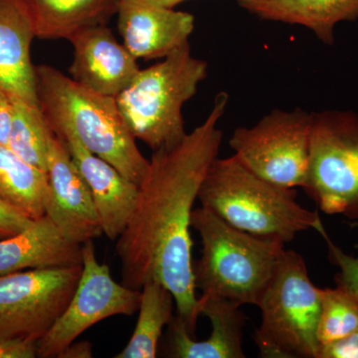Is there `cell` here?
Masks as SVG:
<instances>
[{
    "mask_svg": "<svg viewBox=\"0 0 358 358\" xmlns=\"http://www.w3.org/2000/svg\"><path fill=\"white\" fill-rule=\"evenodd\" d=\"M228 102V94L220 92L208 117L185 140L155 150L133 213L115 245L122 284L138 291L150 281L166 286L173 294L176 315L192 338L201 315L193 272L192 207L218 157L223 140L218 122Z\"/></svg>",
    "mask_w": 358,
    "mask_h": 358,
    "instance_id": "cell-1",
    "label": "cell"
},
{
    "mask_svg": "<svg viewBox=\"0 0 358 358\" xmlns=\"http://www.w3.org/2000/svg\"><path fill=\"white\" fill-rule=\"evenodd\" d=\"M296 199L294 188L266 180L235 155L212 162L197 196L202 207L233 227L285 244L303 231L324 227L319 213Z\"/></svg>",
    "mask_w": 358,
    "mask_h": 358,
    "instance_id": "cell-2",
    "label": "cell"
},
{
    "mask_svg": "<svg viewBox=\"0 0 358 358\" xmlns=\"http://www.w3.org/2000/svg\"><path fill=\"white\" fill-rule=\"evenodd\" d=\"M36 92L52 131L71 129L89 152L140 185L150 160L136 145L114 96L96 93L49 65L35 66Z\"/></svg>",
    "mask_w": 358,
    "mask_h": 358,
    "instance_id": "cell-3",
    "label": "cell"
},
{
    "mask_svg": "<svg viewBox=\"0 0 358 358\" xmlns=\"http://www.w3.org/2000/svg\"><path fill=\"white\" fill-rule=\"evenodd\" d=\"M192 228L202 243L201 259L193 264L200 298H223L240 307L258 305L286 244L237 229L202 206L192 210Z\"/></svg>",
    "mask_w": 358,
    "mask_h": 358,
    "instance_id": "cell-4",
    "label": "cell"
},
{
    "mask_svg": "<svg viewBox=\"0 0 358 358\" xmlns=\"http://www.w3.org/2000/svg\"><path fill=\"white\" fill-rule=\"evenodd\" d=\"M208 76V63L194 57L190 45L140 70L115 98L136 140L152 150L171 148L186 136L183 106Z\"/></svg>",
    "mask_w": 358,
    "mask_h": 358,
    "instance_id": "cell-5",
    "label": "cell"
},
{
    "mask_svg": "<svg viewBox=\"0 0 358 358\" xmlns=\"http://www.w3.org/2000/svg\"><path fill=\"white\" fill-rule=\"evenodd\" d=\"M322 289L313 285L301 254L285 249L257 307L254 341L265 358H317Z\"/></svg>",
    "mask_w": 358,
    "mask_h": 358,
    "instance_id": "cell-6",
    "label": "cell"
},
{
    "mask_svg": "<svg viewBox=\"0 0 358 358\" xmlns=\"http://www.w3.org/2000/svg\"><path fill=\"white\" fill-rule=\"evenodd\" d=\"M303 189L320 211L358 222L357 112H313Z\"/></svg>",
    "mask_w": 358,
    "mask_h": 358,
    "instance_id": "cell-7",
    "label": "cell"
},
{
    "mask_svg": "<svg viewBox=\"0 0 358 358\" xmlns=\"http://www.w3.org/2000/svg\"><path fill=\"white\" fill-rule=\"evenodd\" d=\"M313 112L275 109L251 128L235 129L229 140L235 155L253 173L287 188L305 187Z\"/></svg>",
    "mask_w": 358,
    "mask_h": 358,
    "instance_id": "cell-8",
    "label": "cell"
},
{
    "mask_svg": "<svg viewBox=\"0 0 358 358\" xmlns=\"http://www.w3.org/2000/svg\"><path fill=\"white\" fill-rule=\"evenodd\" d=\"M82 270L83 264L0 275V338H43L69 305Z\"/></svg>",
    "mask_w": 358,
    "mask_h": 358,
    "instance_id": "cell-9",
    "label": "cell"
},
{
    "mask_svg": "<svg viewBox=\"0 0 358 358\" xmlns=\"http://www.w3.org/2000/svg\"><path fill=\"white\" fill-rule=\"evenodd\" d=\"M83 270L69 305L38 341L37 357L59 353L87 329L115 315H133L140 308L141 292L113 279L109 267L99 263L93 240L82 245Z\"/></svg>",
    "mask_w": 358,
    "mask_h": 358,
    "instance_id": "cell-10",
    "label": "cell"
},
{
    "mask_svg": "<svg viewBox=\"0 0 358 358\" xmlns=\"http://www.w3.org/2000/svg\"><path fill=\"white\" fill-rule=\"evenodd\" d=\"M48 196L45 215L61 234L75 244L83 245L103 235L93 195L78 171L64 141L54 134L47 157Z\"/></svg>",
    "mask_w": 358,
    "mask_h": 358,
    "instance_id": "cell-11",
    "label": "cell"
},
{
    "mask_svg": "<svg viewBox=\"0 0 358 358\" xmlns=\"http://www.w3.org/2000/svg\"><path fill=\"white\" fill-rule=\"evenodd\" d=\"M117 30L136 59H164L189 44L194 16L152 0H119Z\"/></svg>",
    "mask_w": 358,
    "mask_h": 358,
    "instance_id": "cell-12",
    "label": "cell"
},
{
    "mask_svg": "<svg viewBox=\"0 0 358 358\" xmlns=\"http://www.w3.org/2000/svg\"><path fill=\"white\" fill-rule=\"evenodd\" d=\"M69 41L74 48L71 78L96 93L117 98L140 72L138 59L107 25L86 28Z\"/></svg>",
    "mask_w": 358,
    "mask_h": 358,
    "instance_id": "cell-13",
    "label": "cell"
},
{
    "mask_svg": "<svg viewBox=\"0 0 358 358\" xmlns=\"http://www.w3.org/2000/svg\"><path fill=\"white\" fill-rule=\"evenodd\" d=\"M53 131L64 141L78 171L91 190L103 235L117 240L133 213L138 185L124 178L109 162L89 152L71 129L57 128Z\"/></svg>",
    "mask_w": 358,
    "mask_h": 358,
    "instance_id": "cell-14",
    "label": "cell"
},
{
    "mask_svg": "<svg viewBox=\"0 0 358 358\" xmlns=\"http://www.w3.org/2000/svg\"><path fill=\"white\" fill-rule=\"evenodd\" d=\"M201 315L210 320V336L197 341L178 315L169 324L171 357L176 358H244L243 329L247 317L240 306L223 298H199Z\"/></svg>",
    "mask_w": 358,
    "mask_h": 358,
    "instance_id": "cell-15",
    "label": "cell"
},
{
    "mask_svg": "<svg viewBox=\"0 0 358 358\" xmlns=\"http://www.w3.org/2000/svg\"><path fill=\"white\" fill-rule=\"evenodd\" d=\"M82 264V245L66 239L47 215L20 234L0 239V275L24 268Z\"/></svg>",
    "mask_w": 358,
    "mask_h": 358,
    "instance_id": "cell-16",
    "label": "cell"
},
{
    "mask_svg": "<svg viewBox=\"0 0 358 358\" xmlns=\"http://www.w3.org/2000/svg\"><path fill=\"white\" fill-rule=\"evenodd\" d=\"M31 21L21 0H0V86L39 103L31 45Z\"/></svg>",
    "mask_w": 358,
    "mask_h": 358,
    "instance_id": "cell-17",
    "label": "cell"
},
{
    "mask_svg": "<svg viewBox=\"0 0 358 358\" xmlns=\"http://www.w3.org/2000/svg\"><path fill=\"white\" fill-rule=\"evenodd\" d=\"M258 20L308 28L322 43H336V25L358 20V0H237Z\"/></svg>",
    "mask_w": 358,
    "mask_h": 358,
    "instance_id": "cell-18",
    "label": "cell"
},
{
    "mask_svg": "<svg viewBox=\"0 0 358 358\" xmlns=\"http://www.w3.org/2000/svg\"><path fill=\"white\" fill-rule=\"evenodd\" d=\"M35 38L67 39L86 28L107 25L119 0H21Z\"/></svg>",
    "mask_w": 358,
    "mask_h": 358,
    "instance_id": "cell-19",
    "label": "cell"
},
{
    "mask_svg": "<svg viewBox=\"0 0 358 358\" xmlns=\"http://www.w3.org/2000/svg\"><path fill=\"white\" fill-rule=\"evenodd\" d=\"M47 196V173L0 143V200L37 220L45 215Z\"/></svg>",
    "mask_w": 358,
    "mask_h": 358,
    "instance_id": "cell-20",
    "label": "cell"
},
{
    "mask_svg": "<svg viewBox=\"0 0 358 358\" xmlns=\"http://www.w3.org/2000/svg\"><path fill=\"white\" fill-rule=\"evenodd\" d=\"M138 317L128 345L115 358H155L164 327L174 319L176 301L164 285L150 281L141 289Z\"/></svg>",
    "mask_w": 358,
    "mask_h": 358,
    "instance_id": "cell-21",
    "label": "cell"
},
{
    "mask_svg": "<svg viewBox=\"0 0 358 358\" xmlns=\"http://www.w3.org/2000/svg\"><path fill=\"white\" fill-rule=\"evenodd\" d=\"M13 120L8 147L32 166L47 173V157L54 131L39 103L13 93Z\"/></svg>",
    "mask_w": 358,
    "mask_h": 358,
    "instance_id": "cell-22",
    "label": "cell"
},
{
    "mask_svg": "<svg viewBox=\"0 0 358 358\" xmlns=\"http://www.w3.org/2000/svg\"><path fill=\"white\" fill-rule=\"evenodd\" d=\"M358 331V299L348 289H322L317 336L320 346Z\"/></svg>",
    "mask_w": 358,
    "mask_h": 358,
    "instance_id": "cell-23",
    "label": "cell"
},
{
    "mask_svg": "<svg viewBox=\"0 0 358 358\" xmlns=\"http://www.w3.org/2000/svg\"><path fill=\"white\" fill-rule=\"evenodd\" d=\"M319 233L326 240L329 259L339 268L336 275V285L348 289L358 299V255H348L336 246L327 235L324 227Z\"/></svg>",
    "mask_w": 358,
    "mask_h": 358,
    "instance_id": "cell-24",
    "label": "cell"
},
{
    "mask_svg": "<svg viewBox=\"0 0 358 358\" xmlns=\"http://www.w3.org/2000/svg\"><path fill=\"white\" fill-rule=\"evenodd\" d=\"M34 221L0 200V239L20 234Z\"/></svg>",
    "mask_w": 358,
    "mask_h": 358,
    "instance_id": "cell-25",
    "label": "cell"
},
{
    "mask_svg": "<svg viewBox=\"0 0 358 358\" xmlns=\"http://www.w3.org/2000/svg\"><path fill=\"white\" fill-rule=\"evenodd\" d=\"M317 358H358V331L338 341L320 345Z\"/></svg>",
    "mask_w": 358,
    "mask_h": 358,
    "instance_id": "cell-26",
    "label": "cell"
},
{
    "mask_svg": "<svg viewBox=\"0 0 358 358\" xmlns=\"http://www.w3.org/2000/svg\"><path fill=\"white\" fill-rule=\"evenodd\" d=\"M38 341L26 338H0V358L37 357Z\"/></svg>",
    "mask_w": 358,
    "mask_h": 358,
    "instance_id": "cell-27",
    "label": "cell"
},
{
    "mask_svg": "<svg viewBox=\"0 0 358 358\" xmlns=\"http://www.w3.org/2000/svg\"><path fill=\"white\" fill-rule=\"evenodd\" d=\"M13 120V93L0 86V143L1 145H8Z\"/></svg>",
    "mask_w": 358,
    "mask_h": 358,
    "instance_id": "cell-28",
    "label": "cell"
},
{
    "mask_svg": "<svg viewBox=\"0 0 358 358\" xmlns=\"http://www.w3.org/2000/svg\"><path fill=\"white\" fill-rule=\"evenodd\" d=\"M93 357V346L87 341H73L59 353L57 358H91Z\"/></svg>",
    "mask_w": 358,
    "mask_h": 358,
    "instance_id": "cell-29",
    "label": "cell"
},
{
    "mask_svg": "<svg viewBox=\"0 0 358 358\" xmlns=\"http://www.w3.org/2000/svg\"><path fill=\"white\" fill-rule=\"evenodd\" d=\"M155 3L159 4V6L169 7V8H174L178 6V4L182 3L186 0H152Z\"/></svg>",
    "mask_w": 358,
    "mask_h": 358,
    "instance_id": "cell-30",
    "label": "cell"
}]
</instances>
